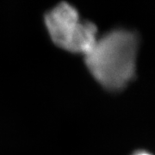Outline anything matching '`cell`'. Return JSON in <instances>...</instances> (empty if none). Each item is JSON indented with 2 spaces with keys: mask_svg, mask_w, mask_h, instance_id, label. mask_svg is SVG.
<instances>
[{
  "mask_svg": "<svg viewBox=\"0 0 155 155\" xmlns=\"http://www.w3.org/2000/svg\"><path fill=\"white\" fill-rule=\"evenodd\" d=\"M139 40L134 32L117 29L97 38L85 54V64L104 88L119 91L134 77Z\"/></svg>",
  "mask_w": 155,
  "mask_h": 155,
  "instance_id": "cell-1",
  "label": "cell"
},
{
  "mask_svg": "<svg viewBox=\"0 0 155 155\" xmlns=\"http://www.w3.org/2000/svg\"><path fill=\"white\" fill-rule=\"evenodd\" d=\"M45 23L53 41L71 53L85 55L98 38L97 27L81 20L77 10L67 3H61L47 13Z\"/></svg>",
  "mask_w": 155,
  "mask_h": 155,
  "instance_id": "cell-2",
  "label": "cell"
},
{
  "mask_svg": "<svg viewBox=\"0 0 155 155\" xmlns=\"http://www.w3.org/2000/svg\"><path fill=\"white\" fill-rule=\"evenodd\" d=\"M134 155H151L148 153H147V152H138V153H134Z\"/></svg>",
  "mask_w": 155,
  "mask_h": 155,
  "instance_id": "cell-3",
  "label": "cell"
}]
</instances>
